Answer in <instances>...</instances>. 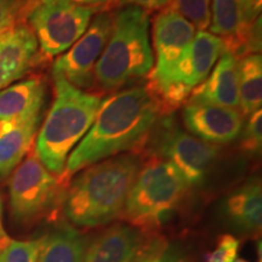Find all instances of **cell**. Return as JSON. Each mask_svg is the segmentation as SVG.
<instances>
[{"instance_id":"cell-1","label":"cell","mask_w":262,"mask_h":262,"mask_svg":"<svg viewBox=\"0 0 262 262\" xmlns=\"http://www.w3.org/2000/svg\"><path fill=\"white\" fill-rule=\"evenodd\" d=\"M162 107L147 86H134L102 101L93 125L75 146L60 181L67 187L79 170L122 152L141 148L159 120Z\"/></svg>"},{"instance_id":"cell-30","label":"cell","mask_w":262,"mask_h":262,"mask_svg":"<svg viewBox=\"0 0 262 262\" xmlns=\"http://www.w3.org/2000/svg\"><path fill=\"white\" fill-rule=\"evenodd\" d=\"M3 130H4V124H3V123H0V134L3 133Z\"/></svg>"},{"instance_id":"cell-8","label":"cell","mask_w":262,"mask_h":262,"mask_svg":"<svg viewBox=\"0 0 262 262\" xmlns=\"http://www.w3.org/2000/svg\"><path fill=\"white\" fill-rule=\"evenodd\" d=\"M97 10L71 0H28L26 18L47 58L66 52L84 34Z\"/></svg>"},{"instance_id":"cell-16","label":"cell","mask_w":262,"mask_h":262,"mask_svg":"<svg viewBox=\"0 0 262 262\" xmlns=\"http://www.w3.org/2000/svg\"><path fill=\"white\" fill-rule=\"evenodd\" d=\"M143 244L139 229L130 225H113L88 245L83 262H133Z\"/></svg>"},{"instance_id":"cell-26","label":"cell","mask_w":262,"mask_h":262,"mask_svg":"<svg viewBox=\"0 0 262 262\" xmlns=\"http://www.w3.org/2000/svg\"><path fill=\"white\" fill-rule=\"evenodd\" d=\"M239 244L234 235H221L216 248L206 256V262H233L237 258Z\"/></svg>"},{"instance_id":"cell-15","label":"cell","mask_w":262,"mask_h":262,"mask_svg":"<svg viewBox=\"0 0 262 262\" xmlns=\"http://www.w3.org/2000/svg\"><path fill=\"white\" fill-rule=\"evenodd\" d=\"M45 100V84L40 78L9 85L0 90V123L16 125L40 117Z\"/></svg>"},{"instance_id":"cell-21","label":"cell","mask_w":262,"mask_h":262,"mask_svg":"<svg viewBox=\"0 0 262 262\" xmlns=\"http://www.w3.org/2000/svg\"><path fill=\"white\" fill-rule=\"evenodd\" d=\"M165 8L178 12L199 31L210 26L211 0H169Z\"/></svg>"},{"instance_id":"cell-2","label":"cell","mask_w":262,"mask_h":262,"mask_svg":"<svg viewBox=\"0 0 262 262\" xmlns=\"http://www.w3.org/2000/svg\"><path fill=\"white\" fill-rule=\"evenodd\" d=\"M140 169V159L133 155L117 156L85 168L66 189V217L84 228L119 219Z\"/></svg>"},{"instance_id":"cell-10","label":"cell","mask_w":262,"mask_h":262,"mask_svg":"<svg viewBox=\"0 0 262 262\" xmlns=\"http://www.w3.org/2000/svg\"><path fill=\"white\" fill-rule=\"evenodd\" d=\"M112 31V15L100 12L81 37L57 58L52 66L54 73L78 89H88L94 84V71Z\"/></svg>"},{"instance_id":"cell-3","label":"cell","mask_w":262,"mask_h":262,"mask_svg":"<svg viewBox=\"0 0 262 262\" xmlns=\"http://www.w3.org/2000/svg\"><path fill=\"white\" fill-rule=\"evenodd\" d=\"M52 78L55 100L38 134L34 153L48 171L61 180L68 157L93 125L103 100L73 86L61 74L52 72Z\"/></svg>"},{"instance_id":"cell-31","label":"cell","mask_w":262,"mask_h":262,"mask_svg":"<svg viewBox=\"0 0 262 262\" xmlns=\"http://www.w3.org/2000/svg\"><path fill=\"white\" fill-rule=\"evenodd\" d=\"M233 262H248V261H245V260H242V258H235V260H234Z\"/></svg>"},{"instance_id":"cell-6","label":"cell","mask_w":262,"mask_h":262,"mask_svg":"<svg viewBox=\"0 0 262 262\" xmlns=\"http://www.w3.org/2000/svg\"><path fill=\"white\" fill-rule=\"evenodd\" d=\"M224 51V41L210 32L198 31L179 60L158 79L149 80L148 90L163 112L176 110L188 101L192 91L204 81Z\"/></svg>"},{"instance_id":"cell-18","label":"cell","mask_w":262,"mask_h":262,"mask_svg":"<svg viewBox=\"0 0 262 262\" xmlns=\"http://www.w3.org/2000/svg\"><path fill=\"white\" fill-rule=\"evenodd\" d=\"M40 117L16 125H5L0 134V179L9 176L31 152Z\"/></svg>"},{"instance_id":"cell-12","label":"cell","mask_w":262,"mask_h":262,"mask_svg":"<svg viewBox=\"0 0 262 262\" xmlns=\"http://www.w3.org/2000/svg\"><path fill=\"white\" fill-rule=\"evenodd\" d=\"M195 27L178 12L164 8L153 22V47L156 64L150 71L149 80L158 79L172 67L182 52L191 44Z\"/></svg>"},{"instance_id":"cell-14","label":"cell","mask_w":262,"mask_h":262,"mask_svg":"<svg viewBox=\"0 0 262 262\" xmlns=\"http://www.w3.org/2000/svg\"><path fill=\"white\" fill-rule=\"evenodd\" d=\"M188 102L210 103L237 110L238 57L229 51H222L208 78L192 91Z\"/></svg>"},{"instance_id":"cell-28","label":"cell","mask_w":262,"mask_h":262,"mask_svg":"<svg viewBox=\"0 0 262 262\" xmlns=\"http://www.w3.org/2000/svg\"><path fill=\"white\" fill-rule=\"evenodd\" d=\"M74 4L85 6V8H93L98 10V8L103 5H108L110 3L114 2V0H71Z\"/></svg>"},{"instance_id":"cell-17","label":"cell","mask_w":262,"mask_h":262,"mask_svg":"<svg viewBox=\"0 0 262 262\" xmlns=\"http://www.w3.org/2000/svg\"><path fill=\"white\" fill-rule=\"evenodd\" d=\"M222 210L228 224L244 234H256L262 225V191L257 179H251L232 192Z\"/></svg>"},{"instance_id":"cell-23","label":"cell","mask_w":262,"mask_h":262,"mask_svg":"<svg viewBox=\"0 0 262 262\" xmlns=\"http://www.w3.org/2000/svg\"><path fill=\"white\" fill-rule=\"evenodd\" d=\"M133 262H185L179 249L169 242L157 239L145 243Z\"/></svg>"},{"instance_id":"cell-5","label":"cell","mask_w":262,"mask_h":262,"mask_svg":"<svg viewBox=\"0 0 262 262\" xmlns=\"http://www.w3.org/2000/svg\"><path fill=\"white\" fill-rule=\"evenodd\" d=\"M189 183L168 160L153 157L140 169L120 217L140 232L159 228L185 199Z\"/></svg>"},{"instance_id":"cell-13","label":"cell","mask_w":262,"mask_h":262,"mask_svg":"<svg viewBox=\"0 0 262 262\" xmlns=\"http://www.w3.org/2000/svg\"><path fill=\"white\" fill-rule=\"evenodd\" d=\"M39 45L31 27L19 24L0 34V90L22 78L34 66Z\"/></svg>"},{"instance_id":"cell-19","label":"cell","mask_w":262,"mask_h":262,"mask_svg":"<svg viewBox=\"0 0 262 262\" xmlns=\"http://www.w3.org/2000/svg\"><path fill=\"white\" fill-rule=\"evenodd\" d=\"M88 242L79 231L61 224L42 235L38 262H83Z\"/></svg>"},{"instance_id":"cell-25","label":"cell","mask_w":262,"mask_h":262,"mask_svg":"<svg viewBox=\"0 0 262 262\" xmlns=\"http://www.w3.org/2000/svg\"><path fill=\"white\" fill-rule=\"evenodd\" d=\"M262 145V112L261 110L255 111L249 116L245 126L242 147L250 153L260 152Z\"/></svg>"},{"instance_id":"cell-11","label":"cell","mask_w":262,"mask_h":262,"mask_svg":"<svg viewBox=\"0 0 262 262\" xmlns=\"http://www.w3.org/2000/svg\"><path fill=\"white\" fill-rule=\"evenodd\" d=\"M182 118L191 135L210 145L232 142L243 127V116L238 110L210 103L187 102Z\"/></svg>"},{"instance_id":"cell-4","label":"cell","mask_w":262,"mask_h":262,"mask_svg":"<svg viewBox=\"0 0 262 262\" xmlns=\"http://www.w3.org/2000/svg\"><path fill=\"white\" fill-rule=\"evenodd\" d=\"M155 66L149 39V12L125 5L112 15V31L94 71V83L104 91L120 89L146 77Z\"/></svg>"},{"instance_id":"cell-27","label":"cell","mask_w":262,"mask_h":262,"mask_svg":"<svg viewBox=\"0 0 262 262\" xmlns=\"http://www.w3.org/2000/svg\"><path fill=\"white\" fill-rule=\"evenodd\" d=\"M169 0H114V4L117 5H135L147 10V11H153V10L164 9L168 5Z\"/></svg>"},{"instance_id":"cell-22","label":"cell","mask_w":262,"mask_h":262,"mask_svg":"<svg viewBox=\"0 0 262 262\" xmlns=\"http://www.w3.org/2000/svg\"><path fill=\"white\" fill-rule=\"evenodd\" d=\"M42 237L31 241L9 242L0 247V262H38Z\"/></svg>"},{"instance_id":"cell-24","label":"cell","mask_w":262,"mask_h":262,"mask_svg":"<svg viewBox=\"0 0 262 262\" xmlns=\"http://www.w3.org/2000/svg\"><path fill=\"white\" fill-rule=\"evenodd\" d=\"M28 0H0V34L22 24Z\"/></svg>"},{"instance_id":"cell-20","label":"cell","mask_w":262,"mask_h":262,"mask_svg":"<svg viewBox=\"0 0 262 262\" xmlns=\"http://www.w3.org/2000/svg\"><path fill=\"white\" fill-rule=\"evenodd\" d=\"M238 97L242 116H250L261 110L262 57L250 54L238 62Z\"/></svg>"},{"instance_id":"cell-29","label":"cell","mask_w":262,"mask_h":262,"mask_svg":"<svg viewBox=\"0 0 262 262\" xmlns=\"http://www.w3.org/2000/svg\"><path fill=\"white\" fill-rule=\"evenodd\" d=\"M9 241H10V237L6 234L4 226H3V205H2V199H0V247Z\"/></svg>"},{"instance_id":"cell-7","label":"cell","mask_w":262,"mask_h":262,"mask_svg":"<svg viewBox=\"0 0 262 262\" xmlns=\"http://www.w3.org/2000/svg\"><path fill=\"white\" fill-rule=\"evenodd\" d=\"M66 186L49 172L34 150L17 166L9 182L11 215L22 225L54 219L63 203Z\"/></svg>"},{"instance_id":"cell-9","label":"cell","mask_w":262,"mask_h":262,"mask_svg":"<svg viewBox=\"0 0 262 262\" xmlns=\"http://www.w3.org/2000/svg\"><path fill=\"white\" fill-rule=\"evenodd\" d=\"M155 157L165 159L178 168L187 182L199 185L204 181L217 159L220 149L214 145L185 133L170 118L162 120L155 129Z\"/></svg>"}]
</instances>
